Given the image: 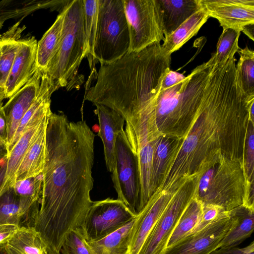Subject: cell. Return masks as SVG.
<instances>
[{
	"label": "cell",
	"mask_w": 254,
	"mask_h": 254,
	"mask_svg": "<svg viewBox=\"0 0 254 254\" xmlns=\"http://www.w3.org/2000/svg\"><path fill=\"white\" fill-rule=\"evenodd\" d=\"M94 113L99 123L98 136L102 140L105 164L112 173L114 167L115 144L119 132L124 130L125 120L113 109L102 105H95Z\"/></svg>",
	"instance_id": "cell-17"
},
{
	"label": "cell",
	"mask_w": 254,
	"mask_h": 254,
	"mask_svg": "<svg viewBox=\"0 0 254 254\" xmlns=\"http://www.w3.org/2000/svg\"><path fill=\"white\" fill-rule=\"evenodd\" d=\"M8 151L6 142L0 137V161L6 157Z\"/></svg>",
	"instance_id": "cell-43"
},
{
	"label": "cell",
	"mask_w": 254,
	"mask_h": 254,
	"mask_svg": "<svg viewBox=\"0 0 254 254\" xmlns=\"http://www.w3.org/2000/svg\"><path fill=\"white\" fill-rule=\"evenodd\" d=\"M18 22L1 36L0 43V87L4 89L19 48L22 32Z\"/></svg>",
	"instance_id": "cell-27"
},
{
	"label": "cell",
	"mask_w": 254,
	"mask_h": 254,
	"mask_svg": "<svg viewBox=\"0 0 254 254\" xmlns=\"http://www.w3.org/2000/svg\"><path fill=\"white\" fill-rule=\"evenodd\" d=\"M127 21L129 47L128 52H138L164 41L161 16L156 0H123Z\"/></svg>",
	"instance_id": "cell-8"
},
{
	"label": "cell",
	"mask_w": 254,
	"mask_h": 254,
	"mask_svg": "<svg viewBox=\"0 0 254 254\" xmlns=\"http://www.w3.org/2000/svg\"><path fill=\"white\" fill-rule=\"evenodd\" d=\"M35 217L23 208L13 187L0 196V225L33 227Z\"/></svg>",
	"instance_id": "cell-22"
},
{
	"label": "cell",
	"mask_w": 254,
	"mask_h": 254,
	"mask_svg": "<svg viewBox=\"0 0 254 254\" xmlns=\"http://www.w3.org/2000/svg\"><path fill=\"white\" fill-rule=\"evenodd\" d=\"M175 191L155 192L144 207L137 214L131 230L128 254H139L148 236L170 202Z\"/></svg>",
	"instance_id": "cell-14"
},
{
	"label": "cell",
	"mask_w": 254,
	"mask_h": 254,
	"mask_svg": "<svg viewBox=\"0 0 254 254\" xmlns=\"http://www.w3.org/2000/svg\"><path fill=\"white\" fill-rule=\"evenodd\" d=\"M194 197L202 205L229 212L243 204L246 180L242 161L220 156L199 168Z\"/></svg>",
	"instance_id": "cell-5"
},
{
	"label": "cell",
	"mask_w": 254,
	"mask_h": 254,
	"mask_svg": "<svg viewBox=\"0 0 254 254\" xmlns=\"http://www.w3.org/2000/svg\"><path fill=\"white\" fill-rule=\"evenodd\" d=\"M98 9V0H83L86 56H92L97 27Z\"/></svg>",
	"instance_id": "cell-34"
},
{
	"label": "cell",
	"mask_w": 254,
	"mask_h": 254,
	"mask_svg": "<svg viewBox=\"0 0 254 254\" xmlns=\"http://www.w3.org/2000/svg\"><path fill=\"white\" fill-rule=\"evenodd\" d=\"M7 160V157L6 156L0 161V190L3 184L5 179Z\"/></svg>",
	"instance_id": "cell-42"
},
{
	"label": "cell",
	"mask_w": 254,
	"mask_h": 254,
	"mask_svg": "<svg viewBox=\"0 0 254 254\" xmlns=\"http://www.w3.org/2000/svg\"><path fill=\"white\" fill-rule=\"evenodd\" d=\"M196 181V175L189 177L176 190L138 254H163L181 216L194 196Z\"/></svg>",
	"instance_id": "cell-10"
},
{
	"label": "cell",
	"mask_w": 254,
	"mask_h": 254,
	"mask_svg": "<svg viewBox=\"0 0 254 254\" xmlns=\"http://www.w3.org/2000/svg\"><path fill=\"white\" fill-rule=\"evenodd\" d=\"M210 254H254V242L253 241L248 246L243 248H218Z\"/></svg>",
	"instance_id": "cell-39"
},
{
	"label": "cell",
	"mask_w": 254,
	"mask_h": 254,
	"mask_svg": "<svg viewBox=\"0 0 254 254\" xmlns=\"http://www.w3.org/2000/svg\"><path fill=\"white\" fill-rule=\"evenodd\" d=\"M85 57L83 0H71L65 7L60 44L45 73L58 88L79 87L84 80L78 71Z\"/></svg>",
	"instance_id": "cell-6"
},
{
	"label": "cell",
	"mask_w": 254,
	"mask_h": 254,
	"mask_svg": "<svg viewBox=\"0 0 254 254\" xmlns=\"http://www.w3.org/2000/svg\"><path fill=\"white\" fill-rule=\"evenodd\" d=\"M121 200L108 197L93 201L81 228L87 240L102 238L136 217Z\"/></svg>",
	"instance_id": "cell-11"
},
{
	"label": "cell",
	"mask_w": 254,
	"mask_h": 254,
	"mask_svg": "<svg viewBox=\"0 0 254 254\" xmlns=\"http://www.w3.org/2000/svg\"><path fill=\"white\" fill-rule=\"evenodd\" d=\"M208 16L216 18L223 29L241 32L254 24V0H198Z\"/></svg>",
	"instance_id": "cell-13"
},
{
	"label": "cell",
	"mask_w": 254,
	"mask_h": 254,
	"mask_svg": "<svg viewBox=\"0 0 254 254\" xmlns=\"http://www.w3.org/2000/svg\"><path fill=\"white\" fill-rule=\"evenodd\" d=\"M231 226L218 248L237 247L250 237L254 228V209L243 204L229 211Z\"/></svg>",
	"instance_id": "cell-19"
},
{
	"label": "cell",
	"mask_w": 254,
	"mask_h": 254,
	"mask_svg": "<svg viewBox=\"0 0 254 254\" xmlns=\"http://www.w3.org/2000/svg\"><path fill=\"white\" fill-rule=\"evenodd\" d=\"M236 61L233 56L215 64L197 116L171 152L159 190H176L201 165L217 157L242 161L249 106L254 98L249 99L241 88Z\"/></svg>",
	"instance_id": "cell-2"
},
{
	"label": "cell",
	"mask_w": 254,
	"mask_h": 254,
	"mask_svg": "<svg viewBox=\"0 0 254 254\" xmlns=\"http://www.w3.org/2000/svg\"><path fill=\"white\" fill-rule=\"evenodd\" d=\"M3 25V23L0 20V29H1L2 26ZM1 35L0 34V39L1 38Z\"/></svg>",
	"instance_id": "cell-48"
},
{
	"label": "cell",
	"mask_w": 254,
	"mask_h": 254,
	"mask_svg": "<svg viewBox=\"0 0 254 254\" xmlns=\"http://www.w3.org/2000/svg\"><path fill=\"white\" fill-rule=\"evenodd\" d=\"M202 208V204L193 196L181 216L169 239L167 248L191 233L201 217Z\"/></svg>",
	"instance_id": "cell-31"
},
{
	"label": "cell",
	"mask_w": 254,
	"mask_h": 254,
	"mask_svg": "<svg viewBox=\"0 0 254 254\" xmlns=\"http://www.w3.org/2000/svg\"><path fill=\"white\" fill-rule=\"evenodd\" d=\"M43 183V174L16 181L13 188L23 208L31 213L39 209Z\"/></svg>",
	"instance_id": "cell-30"
},
{
	"label": "cell",
	"mask_w": 254,
	"mask_h": 254,
	"mask_svg": "<svg viewBox=\"0 0 254 254\" xmlns=\"http://www.w3.org/2000/svg\"><path fill=\"white\" fill-rule=\"evenodd\" d=\"M135 218L105 237L94 240H87L92 254H128Z\"/></svg>",
	"instance_id": "cell-25"
},
{
	"label": "cell",
	"mask_w": 254,
	"mask_h": 254,
	"mask_svg": "<svg viewBox=\"0 0 254 254\" xmlns=\"http://www.w3.org/2000/svg\"><path fill=\"white\" fill-rule=\"evenodd\" d=\"M95 136L85 121L69 122L62 113L48 118L40 207L33 226L48 250L60 252L93 202Z\"/></svg>",
	"instance_id": "cell-1"
},
{
	"label": "cell",
	"mask_w": 254,
	"mask_h": 254,
	"mask_svg": "<svg viewBox=\"0 0 254 254\" xmlns=\"http://www.w3.org/2000/svg\"><path fill=\"white\" fill-rule=\"evenodd\" d=\"M242 164L246 180V189L254 186V122L249 119L246 133Z\"/></svg>",
	"instance_id": "cell-35"
},
{
	"label": "cell",
	"mask_w": 254,
	"mask_h": 254,
	"mask_svg": "<svg viewBox=\"0 0 254 254\" xmlns=\"http://www.w3.org/2000/svg\"><path fill=\"white\" fill-rule=\"evenodd\" d=\"M44 120L40 124L26 129L8 154L5 176L3 184L0 190V196L13 187L21 161Z\"/></svg>",
	"instance_id": "cell-21"
},
{
	"label": "cell",
	"mask_w": 254,
	"mask_h": 254,
	"mask_svg": "<svg viewBox=\"0 0 254 254\" xmlns=\"http://www.w3.org/2000/svg\"><path fill=\"white\" fill-rule=\"evenodd\" d=\"M240 59L237 64L236 75L244 94L254 98V52L247 46L237 52Z\"/></svg>",
	"instance_id": "cell-32"
},
{
	"label": "cell",
	"mask_w": 254,
	"mask_h": 254,
	"mask_svg": "<svg viewBox=\"0 0 254 254\" xmlns=\"http://www.w3.org/2000/svg\"><path fill=\"white\" fill-rule=\"evenodd\" d=\"M48 254H61L60 252L48 250Z\"/></svg>",
	"instance_id": "cell-47"
},
{
	"label": "cell",
	"mask_w": 254,
	"mask_h": 254,
	"mask_svg": "<svg viewBox=\"0 0 254 254\" xmlns=\"http://www.w3.org/2000/svg\"><path fill=\"white\" fill-rule=\"evenodd\" d=\"M186 77L183 74L172 70L169 68L162 75L160 87L163 89L168 88L185 79Z\"/></svg>",
	"instance_id": "cell-38"
},
{
	"label": "cell",
	"mask_w": 254,
	"mask_h": 254,
	"mask_svg": "<svg viewBox=\"0 0 254 254\" xmlns=\"http://www.w3.org/2000/svg\"><path fill=\"white\" fill-rule=\"evenodd\" d=\"M5 247L8 254H48L47 246L33 227H19Z\"/></svg>",
	"instance_id": "cell-26"
},
{
	"label": "cell",
	"mask_w": 254,
	"mask_h": 254,
	"mask_svg": "<svg viewBox=\"0 0 254 254\" xmlns=\"http://www.w3.org/2000/svg\"><path fill=\"white\" fill-rule=\"evenodd\" d=\"M0 42H1V38H0Z\"/></svg>",
	"instance_id": "cell-49"
},
{
	"label": "cell",
	"mask_w": 254,
	"mask_h": 254,
	"mask_svg": "<svg viewBox=\"0 0 254 254\" xmlns=\"http://www.w3.org/2000/svg\"><path fill=\"white\" fill-rule=\"evenodd\" d=\"M202 206L201 217L190 234L197 232L204 229L217 219L223 212H226L221 208L215 205H207Z\"/></svg>",
	"instance_id": "cell-37"
},
{
	"label": "cell",
	"mask_w": 254,
	"mask_h": 254,
	"mask_svg": "<svg viewBox=\"0 0 254 254\" xmlns=\"http://www.w3.org/2000/svg\"><path fill=\"white\" fill-rule=\"evenodd\" d=\"M171 62V55L167 54L160 62L143 110L155 137L166 136L180 140L197 115L216 64L211 57L185 79L163 89L160 87L161 78L170 68Z\"/></svg>",
	"instance_id": "cell-3"
},
{
	"label": "cell",
	"mask_w": 254,
	"mask_h": 254,
	"mask_svg": "<svg viewBox=\"0 0 254 254\" xmlns=\"http://www.w3.org/2000/svg\"><path fill=\"white\" fill-rule=\"evenodd\" d=\"M48 118L42 123L35 138L26 151L20 165L16 181L35 177L42 173L45 162Z\"/></svg>",
	"instance_id": "cell-20"
},
{
	"label": "cell",
	"mask_w": 254,
	"mask_h": 254,
	"mask_svg": "<svg viewBox=\"0 0 254 254\" xmlns=\"http://www.w3.org/2000/svg\"><path fill=\"white\" fill-rule=\"evenodd\" d=\"M5 245L6 244L0 245V254H8Z\"/></svg>",
	"instance_id": "cell-46"
},
{
	"label": "cell",
	"mask_w": 254,
	"mask_h": 254,
	"mask_svg": "<svg viewBox=\"0 0 254 254\" xmlns=\"http://www.w3.org/2000/svg\"><path fill=\"white\" fill-rule=\"evenodd\" d=\"M231 224L229 212H224L204 229L167 248L163 254H210L218 249Z\"/></svg>",
	"instance_id": "cell-12"
},
{
	"label": "cell",
	"mask_w": 254,
	"mask_h": 254,
	"mask_svg": "<svg viewBox=\"0 0 254 254\" xmlns=\"http://www.w3.org/2000/svg\"><path fill=\"white\" fill-rule=\"evenodd\" d=\"M163 53L160 42H155L101 65L96 82L86 90L84 99L113 109L125 120L135 116L147 101Z\"/></svg>",
	"instance_id": "cell-4"
},
{
	"label": "cell",
	"mask_w": 254,
	"mask_h": 254,
	"mask_svg": "<svg viewBox=\"0 0 254 254\" xmlns=\"http://www.w3.org/2000/svg\"><path fill=\"white\" fill-rule=\"evenodd\" d=\"M209 18L207 12L201 7L171 34L165 38L163 44L161 45L163 50L167 54L171 55L180 49L197 33Z\"/></svg>",
	"instance_id": "cell-24"
},
{
	"label": "cell",
	"mask_w": 254,
	"mask_h": 254,
	"mask_svg": "<svg viewBox=\"0 0 254 254\" xmlns=\"http://www.w3.org/2000/svg\"><path fill=\"white\" fill-rule=\"evenodd\" d=\"M65 14V8L37 42L36 53V68L45 72L50 61L56 53L61 39Z\"/></svg>",
	"instance_id": "cell-23"
},
{
	"label": "cell",
	"mask_w": 254,
	"mask_h": 254,
	"mask_svg": "<svg viewBox=\"0 0 254 254\" xmlns=\"http://www.w3.org/2000/svg\"><path fill=\"white\" fill-rule=\"evenodd\" d=\"M5 99L4 90L0 87V106L3 105L2 101Z\"/></svg>",
	"instance_id": "cell-45"
},
{
	"label": "cell",
	"mask_w": 254,
	"mask_h": 254,
	"mask_svg": "<svg viewBox=\"0 0 254 254\" xmlns=\"http://www.w3.org/2000/svg\"><path fill=\"white\" fill-rule=\"evenodd\" d=\"M241 32H243L252 40H254V24H250L245 26Z\"/></svg>",
	"instance_id": "cell-44"
},
{
	"label": "cell",
	"mask_w": 254,
	"mask_h": 254,
	"mask_svg": "<svg viewBox=\"0 0 254 254\" xmlns=\"http://www.w3.org/2000/svg\"><path fill=\"white\" fill-rule=\"evenodd\" d=\"M7 135V120L2 105L0 106V137L6 142Z\"/></svg>",
	"instance_id": "cell-41"
},
{
	"label": "cell",
	"mask_w": 254,
	"mask_h": 254,
	"mask_svg": "<svg viewBox=\"0 0 254 254\" xmlns=\"http://www.w3.org/2000/svg\"><path fill=\"white\" fill-rule=\"evenodd\" d=\"M37 41L34 37L21 39L20 45L4 88L10 98L29 80L36 70Z\"/></svg>",
	"instance_id": "cell-16"
},
{
	"label": "cell",
	"mask_w": 254,
	"mask_h": 254,
	"mask_svg": "<svg viewBox=\"0 0 254 254\" xmlns=\"http://www.w3.org/2000/svg\"><path fill=\"white\" fill-rule=\"evenodd\" d=\"M42 72L36 68L28 82L3 105L7 123L8 153L19 125L39 92Z\"/></svg>",
	"instance_id": "cell-15"
},
{
	"label": "cell",
	"mask_w": 254,
	"mask_h": 254,
	"mask_svg": "<svg viewBox=\"0 0 254 254\" xmlns=\"http://www.w3.org/2000/svg\"><path fill=\"white\" fill-rule=\"evenodd\" d=\"M61 254H92L82 229L71 231L62 245Z\"/></svg>",
	"instance_id": "cell-36"
},
{
	"label": "cell",
	"mask_w": 254,
	"mask_h": 254,
	"mask_svg": "<svg viewBox=\"0 0 254 254\" xmlns=\"http://www.w3.org/2000/svg\"><path fill=\"white\" fill-rule=\"evenodd\" d=\"M98 21L92 57L101 65L128 52L129 35L123 0H98Z\"/></svg>",
	"instance_id": "cell-7"
},
{
	"label": "cell",
	"mask_w": 254,
	"mask_h": 254,
	"mask_svg": "<svg viewBox=\"0 0 254 254\" xmlns=\"http://www.w3.org/2000/svg\"><path fill=\"white\" fill-rule=\"evenodd\" d=\"M241 32L233 29H223L216 45V51L212 57L215 64L225 63L239 50V38Z\"/></svg>",
	"instance_id": "cell-33"
},
{
	"label": "cell",
	"mask_w": 254,
	"mask_h": 254,
	"mask_svg": "<svg viewBox=\"0 0 254 254\" xmlns=\"http://www.w3.org/2000/svg\"><path fill=\"white\" fill-rule=\"evenodd\" d=\"M19 228L18 226L11 224L0 225V245L6 244Z\"/></svg>",
	"instance_id": "cell-40"
},
{
	"label": "cell",
	"mask_w": 254,
	"mask_h": 254,
	"mask_svg": "<svg viewBox=\"0 0 254 254\" xmlns=\"http://www.w3.org/2000/svg\"><path fill=\"white\" fill-rule=\"evenodd\" d=\"M165 38L168 37L201 6L198 0H156Z\"/></svg>",
	"instance_id": "cell-18"
},
{
	"label": "cell",
	"mask_w": 254,
	"mask_h": 254,
	"mask_svg": "<svg viewBox=\"0 0 254 254\" xmlns=\"http://www.w3.org/2000/svg\"><path fill=\"white\" fill-rule=\"evenodd\" d=\"M71 1L69 0H28L16 4L12 0H4L0 2V7L16 9H0V20L3 23L4 21L10 18L17 17L22 15L25 16L40 8H51L53 10H58L59 13Z\"/></svg>",
	"instance_id": "cell-28"
},
{
	"label": "cell",
	"mask_w": 254,
	"mask_h": 254,
	"mask_svg": "<svg viewBox=\"0 0 254 254\" xmlns=\"http://www.w3.org/2000/svg\"><path fill=\"white\" fill-rule=\"evenodd\" d=\"M111 178L118 194L117 199L122 201L133 214L137 215L140 196L138 160L124 129L117 137Z\"/></svg>",
	"instance_id": "cell-9"
},
{
	"label": "cell",
	"mask_w": 254,
	"mask_h": 254,
	"mask_svg": "<svg viewBox=\"0 0 254 254\" xmlns=\"http://www.w3.org/2000/svg\"><path fill=\"white\" fill-rule=\"evenodd\" d=\"M178 139L160 136L154 142L150 187L152 195L161 185L171 152Z\"/></svg>",
	"instance_id": "cell-29"
}]
</instances>
